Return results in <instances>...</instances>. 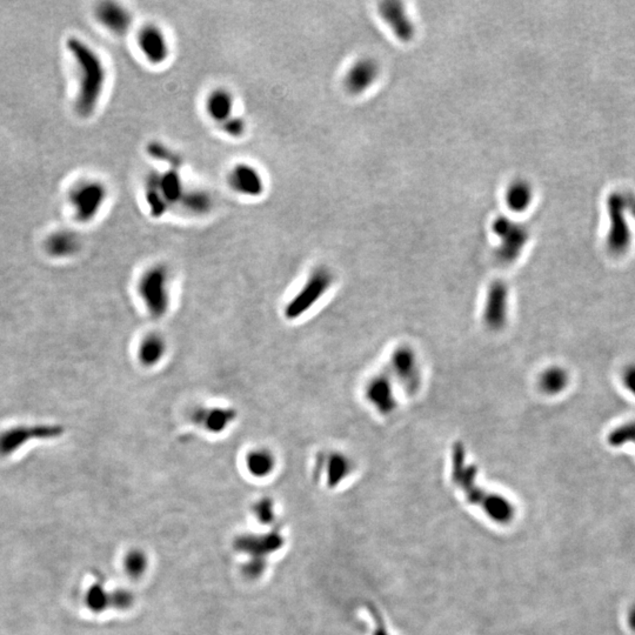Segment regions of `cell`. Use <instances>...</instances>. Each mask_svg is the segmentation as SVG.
<instances>
[{"mask_svg": "<svg viewBox=\"0 0 635 635\" xmlns=\"http://www.w3.org/2000/svg\"><path fill=\"white\" fill-rule=\"evenodd\" d=\"M67 49L77 70L75 111L80 118L87 119L95 115L103 99L108 67L99 52L79 37L69 38Z\"/></svg>", "mask_w": 635, "mask_h": 635, "instance_id": "6da1fadb", "label": "cell"}, {"mask_svg": "<svg viewBox=\"0 0 635 635\" xmlns=\"http://www.w3.org/2000/svg\"><path fill=\"white\" fill-rule=\"evenodd\" d=\"M136 291L141 302L154 319L165 317L171 306V272L166 265L154 264L141 274Z\"/></svg>", "mask_w": 635, "mask_h": 635, "instance_id": "7a4b0ae2", "label": "cell"}, {"mask_svg": "<svg viewBox=\"0 0 635 635\" xmlns=\"http://www.w3.org/2000/svg\"><path fill=\"white\" fill-rule=\"evenodd\" d=\"M108 199V187L99 179H84L72 186L67 202L75 220L80 224L93 221L103 212Z\"/></svg>", "mask_w": 635, "mask_h": 635, "instance_id": "3957f363", "label": "cell"}, {"mask_svg": "<svg viewBox=\"0 0 635 635\" xmlns=\"http://www.w3.org/2000/svg\"><path fill=\"white\" fill-rule=\"evenodd\" d=\"M332 285L333 274L328 268L318 267L313 269L299 291L285 305V318L294 322L304 317L306 313H309V309H313L322 300Z\"/></svg>", "mask_w": 635, "mask_h": 635, "instance_id": "277c9868", "label": "cell"}, {"mask_svg": "<svg viewBox=\"0 0 635 635\" xmlns=\"http://www.w3.org/2000/svg\"><path fill=\"white\" fill-rule=\"evenodd\" d=\"M386 373L393 383L399 385L409 396L416 394L420 390L422 383L420 361L412 347L407 345L396 347L390 358Z\"/></svg>", "mask_w": 635, "mask_h": 635, "instance_id": "5b68a950", "label": "cell"}, {"mask_svg": "<svg viewBox=\"0 0 635 635\" xmlns=\"http://www.w3.org/2000/svg\"><path fill=\"white\" fill-rule=\"evenodd\" d=\"M493 232L498 238L495 256L503 264L514 263L524 251L529 239L527 227L512 219L500 217L493 224Z\"/></svg>", "mask_w": 635, "mask_h": 635, "instance_id": "8992f818", "label": "cell"}, {"mask_svg": "<svg viewBox=\"0 0 635 635\" xmlns=\"http://www.w3.org/2000/svg\"><path fill=\"white\" fill-rule=\"evenodd\" d=\"M62 434L60 426H18L0 434V455L8 457L23 448L31 440H51Z\"/></svg>", "mask_w": 635, "mask_h": 635, "instance_id": "52a82bcc", "label": "cell"}, {"mask_svg": "<svg viewBox=\"0 0 635 635\" xmlns=\"http://www.w3.org/2000/svg\"><path fill=\"white\" fill-rule=\"evenodd\" d=\"M136 47L143 58L153 67H161L169 59L171 44L165 31L160 26L149 23L138 31Z\"/></svg>", "mask_w": 635, "mask_h": 635, "instance_id": "ba28073f", "label": "cell"}, {"mask_svg": "<svg viewBox=\"0 0 635 635\" xmlns=\"http://www.w3.org/2000/svg\"><path fill=\"white\" fill-rule=\"evenodd\" d=\"M227 184L235 193L243 198H260L266 190L264 174L250 163L235 164L227 174Z\"/></svg>", "mask_w": 635, "mask_h": 635, "instance_id": "9c48e42d", "label": "cell"}, {"mask_svg": "<svg viewBox=\"0 0 635 635\" xmlns=\"http://www.w3.org/2000/svg\"><path fill=\"white\" fill-rule=\"evenodd\" d=\"M510 292L503 281H494L488 287L483 305V322L492 331H499L507 324Z\"/></svg>", "mask_w": 635, "mask_h": 635, "instance_id": "30bf717a", "label": "cell"}, {"mask_svg": "<svg viewBox=\"0 0 635 635\" xmlns=\"http://www.w3.org/2000/svg\"><path fill=\"white\" fill-rule=\"evenodd\" d=\"M396 387L387 373L372 376L365 385V398L372 407L383 414L392 413L396 407Z\"/></svg>", "mask_w": 635, "mask_h": 635, "instance_id": "8fae6325", "label": "cell"}, {"mask_svg": "<svg viewBox=\"0 0 635 635\" xmlns=\"http://www.w3.org/2000/svg\"><path fill=\"white\" fill-rule=\"evenodd\" d=\"M380 67L373 58L355 60L344 77V86L350 95H361L376 83Z\"/></svg>", "mask_w": 635, "mask_h": 635, "instance_id": "7c38bea8", "label": "cell"}, {"mask_svg": "<svg viewBox=\"0 0 635 635\" xmlns=\"http://www.w3.org/2000/svg\"><path fill=\"white\" fill-rule=\"evenodd\" d=\"M95 13L97 21L110 34L124 36L132 27V13L116 1L100 3Z\"/></svg>", "mask_w": 635, "mask_h": 635, "instance_id": "4fadbf2b", "label": "cell"}, {"mask_svg": "<svg viewBox=\"0 0 635 635\" xmlns=\"http://www.w3.org/2000/svg\"><path fill=\"white\" fill-rule=\"evenodd\" d=\"M237 419V412L226 406H202L192 413L195 425L212 434L225 432Z\"/></svg>", "mask_w": 635, "mask_h": 635, "instance_id": "5bb4252c", "label": "cell"}, {"mask_svg": "<svg viewBox=\"0 0 635 635\" xmlns=\"http://www.w3.org/2000/svg\"><path fill=\"white\" fill-rule=\"evenodd\" d=\"M379 12L398 39L405 43L412 40L416 36V26L404 5L396 1H385L380 4Z\"/></svg>", "mask_w": 635, "mask_h": 635, "instance_id": "9a60e30c", "label": "cell"}, {"mask_svg": "<svg viewBox=\"0 0 635 635\" xmlns=\"http://www.w3.org/2000/svg\"><path fill=\"white\" fill-rule=\"evenodd\" d=\"M205 111L215 124H223L235 115V95L225 87H215L206 95Z\"/></svg>", "mask_w": 635, "mask_h": 635, "instance_id": "2e32d148", "label": "cell"}, {"mask_svg": "<svg viewBox=\"0 0 635 635\" xmlns=\"http://www.w3.org/2000/svg\"><path fill=\"white\" fill-rule=\"evenodd\" d=\"M80 238L71 230H58L51 233L45 241L47 254L58 259L75 256L80 248Z\"/></svg>", "mask_w": 635, "mask_h": 635, "instance_id": "e0dca14e", "label": "cell"}, {"mask_svg": "<svg viewBox=\"0 0 635 635\" xmlns=\"http://www.w3.org/2000/svg\"><path fill=\"white\" fill-rule=\"evenodd\" d=\"M167 344L163 335L149 333L141 339L136 348V358L144 368H154L164 359Z\"/></svg>", "mask_w": 635, "mask_h": 635, "instance_id": "ac0fdd59", "label": "cell"}, {"mask_svg": "<svg viewBox=\"0 0 635 635\" xmlns=\"http://www.w3.org/2000/svg\"><path fill=\"white\" fill-rule=\"evenodd\" d=\"M153 174L169 208L174 205H179L186 191V186L182 176L179 173V169H167L160 173Z\"/></svg>", "mask_w": 635, "mask_h": 635, "instance_id": "d6986e66", "label": "cell"}, {"mask_svg": "<svg viewBox=\"0 0 635 635\" xmlns=\"http://www.w3.org/2000/svg\"><path fill=\"white\" fill-rule=\"evenodd\" d=\"M318 462H320V470H324L327 483L330 486L338 485L345 477L350 475L351 462L342 452L331 451L322 454Z\"/></svg>", "mask_w": 635, "mask_h": 635, "instance_id": "ffe728a7", "label": "cell"}, {"mask_svg": "<svg viewBox=\"0 0 635 635\" xmlns=\"http://www.w3.org/2000/svg\"><path fill=\"white\" fill-rule=\"evenodd\" d=\"M245 466L253 478H267L276 470V454L266 447H256L248 452Z\"/></svg>", "mask_w": 635, "mask_h": 635, "instance_id": "44dd1931", "label": "cell"}, {"mask_svg": "<svg viewBox=\"0 0 635 635\" xmlns=\"http://www.w3.org/2000/svg\"><path fill=\"white\" fill-rule=\"evenodd\" d=\"M505 200L510 210L516 213L524 212L527 210L533 200L532 186L523 179L512 182L506 190Z\"/></svg>", "mask_w": 635, "mask_h": 635, "instance_id": "7402d4cb", "label": "cell"}, {"mask_svg": "<svg viewBox=\"0 0 635 635\" xmlns=\"http://www.w3.org/2000/svg\"><path fill=\"white\" fill-rule=\"evenodd\" d=\"M179 205L191 215H205L213 208V199L202 189H186Z\"/></svg>", "mask_w": 635, "mask_h": 635, "instance_id": "603a6c76", "label": "cell"}, {"mask_svg": "<svg viewBox=\"0 0 635 635\" xmlns=\"http://www.w3.org/2000/svg\"><path fill=\"white\" fill-rule=\"evenodd\" d=\"M538 385L542 392L553 396L565 390L568 385V374L561 368H546L538 380Z\"/></svg>", "mask_w": 635, "mask_h": 635, "instance_id": "cb8c5ba5", "label": "cell"}, {"mask_svg": "<svg viewBox=\"0 0 635 635\" xmlns=\"http://www.w3.org/2000/svg\"><path fill=\"white\" fill-rule=\"evenodd\" d=\"M144 195L145 202H146L147 208H149V215L154 217V218H161L163 215L167 213V211L171 210L169 205H167V202H165V199L163 197L159 187H158L156 178H154L153 173L146 180Z\"/></svg>", "mask_w": 635, "mask_h": 635, "instance_id": "d4e9b609", "label": "cell"}, {"mask_svg": "<svg viewBox=\"0 0 635 635\" xmlns=\"http://www.w3.org/2000/svg\"><path fill=\"white\" fill-rule=\"evenodd\" d=\"M124 565L130 577H141L146 573V571L149 568V558L144 551L132 549L126 554Z\"/></svg>", "mask_w": 635, "mask_h": 635, "instance_id": "484cf974", "label": "cell"}, {"mask_svg": "<svg viewBox=\"0 0 635 635\" xmlns=\"http://www.w3.org/2000/svg\"><path fill=\"white\" fill-rule=\"evenodd\" d=\"M86 605L95 613H100L110 607V593L105 590L103 584L95 582L90 587L86 594Z\"/></svg>", "mask_w": 635, "mask_h": 635, "instance_id": "4316f807", "label": "cell"}, {"mask_svg": "<svg viewBox=\"0 0 635 635\" xmlns=\"http://www.w3.org/2000/svg\"><path fill=\"white\" fill-rule=\"evenodd\" d=\"M219 128L223 131L224 134H226L230 138L238 139L245 136V133L248 131V123L243 117L235 115L231 118H228L226 121H224L223 124L219 125Z\"/></svg>", "mask_w": 635, "mask_h": 635, "instance_id": "83f0119b", "label": "cell"}, {"mask_svg": "<svg viewBox=\"0 0 635 635\" xmlns=\"http://www.w3.org/2000/svg\"><path fill=\"white\" fill-rule=\"evenodd\" d=\"M134 598L133 594L128 590H116L110 593V606L117 610H128L132 606Z\"/></svg>", "mask_w": 635, "mask_h": 635, "instance_id": "f1b7e54d", "label": "cell"}, {"mask_svg": "<svg viewBox=\"0 0 635 635\" xmlns=\"http://www.w3.org/2000/svg\"><path fill=\"white\" fill-rule=\"evenodd\" d=\"M254 513H256V519L259 520L260 523L268 524L274 519V503L268 498H263L256 503Z\"/></svg>", "mask_w": 635, "mask_h": 635, "instance_id": "f546056e", "label": "cell"}, {"mask_svg": "<svg viewBox=\"0 0 635 635\" xmlns=\"http://www.w3.org/2000/svg\"><path fill=\"white\" fill-rule=\"evenodd\" d=\"M625 383H626L627 387L630 388V391L635 394V366H632L631 368L627 370L625 373Z\"/></svg>", "mask_w": 635, "mask_h": 635, "instance_id": "4dcf8cb0", "label": "cell"}, {"mask_svg": "<svg viewBox=\"0 0 635 635\" xmlns=\"http://www.w3.org/2000/svg\"><path fill=\"white\" fill-rule=\"evenodd\" d=\"M630 621H631L632 627L635 628V610H632L631 616H630Z\"/></svg>", "mask_w": 635, "mask_h": 635, "instance_id": "1f68e13d", "label": "cell"}]
</instances>
